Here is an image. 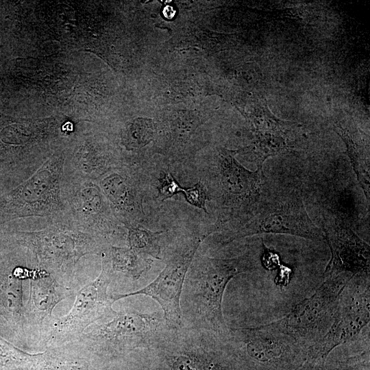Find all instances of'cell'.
<instances>
[{
    "instance_id": "cell-13",
    "label": "cell",
    "mask_w": 370,
    "mask_h": 370,
    "mask_svg": "<svg viewBox=\"0 0 370 370\" xmlns=\"http://www.w3.org/2000/svg\"><path fill=\"white\" fill-rule=\"evenodd\" d=\"M336 132L342 138L346 145L347 154L356 173L358 182L362 188L366 199L369 203V160L361 146L354 140L349 133L341 125H337Z\"/></svg>"
},
{
    "instance_id": "cell-4",
    "label": "cell",
    "mask_w": 370,
    "mask_h": 370,
    "mask_svg": "<svg viewBox=\"0 0 370 370\" xmlns=\"http://www.w3.org/2000/svg\"><path fill=\"white\" fill-rule=\"evenodd\" d=\"M352 278L347 274L324 278L323 282L310 297L297 304L282 318L271 322V325L309 347L328 331L340 295Z\"/></svg>"
},
{
    "instance_id": "cell-16",
    "label": "cell",
    "mask_w": 370,
    "mask_h": 370,
    "mask_svg": "<svg viewBox=\"0 0 370 370\" xmlns=\"http://www.w3.org/2000/svg\"><path fill=\"white\" fill-rule=\"evenodd\" d=\"M153 123L151 119L137 118L126 125L122 138L128 149H136L147 145L153 138Z\"/></svg>"
},
{
    "instance_id": "cell-19",
    "label": "cell",
    "mask_w": 370,
    "mask_h": 370,
    "mask_svg": "<svg viewBox=\"0 0 370 370\" xmlns=\"http://www.w3.org/2000/svg\"><path fill=\"white\" fill-rule=\"evenodd\" d=\"M102 186L106 195L114 204L120 206L125 204L128 190L122 177L115 175H111L103 181Z\"/></svg>"
},
{
    "instance_id": "cell-17",
    "label": "cell",
    "mask_w": 370,
    "mask_h": 370,
    "mask_svg": "<svg viewBox=\"0 0 370 370\" xmlns=\"http://www.w3.org/2000/svg\"><path fill=\"white\" fill-rule=\"evenodd\" d=\"M160 233L140 227H130L128 240L130 248L145 256L159 258L160 249L158 236Z\"/></svg>"
},
{
    "instance_id": "cell-21",
    "label": "cell",
    "mask_w": 370,
    "mask_h": 370,
    "mask_svg": "<svg viewBox=\"0 0 370 370\" xmlns=\"http://www.w3.org/2000/svg\"><path fill=\"white\" fill-rule=\"evenodd\" d=\"M186 201L191 205L203 209L206 212V201L207 194L204 185L201 182H197L194 186L189 188H183Z\"/></svg>"
},
{
    "instance_id": "cell-10",
    "label": "cell",
    "mask_w": 370,
    "mask_h": 370,
    "mask_svg": "<svg viewBox=\"0 0 370 370\" xmlns=\"http://www.w3.org/2000/svg\"><path fill=\"white\" fill-rule=\"evenodd\" d=\"M323 225V234L331 251L324 278L338 274L369 275V245L345 223L336 219Z\"/></svg>"
},
{
    "instance_id": "cell-3",
    "label": "cell",
    "mask_w": 370,
    "mask_h": 370,
    "mask_svg": "<svg viewBox=\"0 0 370 370\" xmlns=\"http://www.w3.org/2000/svg\"><path fill=\"white\" fill-rule=\"evenodd\" d=\"M229 340L251 370H296L306 361L308 349L271 323L231 329Z\"/></svg>"
},
{
    "instance_id": "cell-5",
    "label": "cell",
    "mask_w": 370,
    "mask_h": 370,
    "mask_svg": "<svg viewBox=\"0 0 370 370\" xmlns=\"http://www.w3.org/2000/svg\"><path fill=\"white\" fill-rule=\"evenodd\" d=\"M111 267L103 260L102 270L92 282L77 293L70 312L61 318H51L45 339L51 345H64L74 341L85 329L97 322L106 321L117 313L113 310L112 295L108 294L112 280Z\"/></svg>"
},
{
    "instance_id": "cell-6",
    "label": "cell",
    "mask_w": 370,
    "mask_h": 370,
    "mask_svg": "<svg viewBox=\"0 0 370 370\" xmlns=\"http://www.w3.org/2000/svg\"><path fill=\"white\" fill-rule=\"evenodd\" d=\"M369 275H356L344 287L326 334L310 346L306 360L326 362L331 352L356 338L370 320Z\"/></svg>"
},
{
    "instance_id": "cell-14",
    "label": "cell",
    "mask_w": 370,
    "mask_h": 370,
    "mask_svg": "<svg viewBox=\"0 0 370 370\" xmlns=\"http://www.w3.org/2000/svg\"><path fill=\"white\" fill-rule=\"evenodd\" d=\"M251 151L258 169H262L264 162L271 156L288 150L282 129L256 132L253 144L246 148Z\"/></svg>"
},
{
    "instance_id": "cell-9",
    "label": "cell",
    "mask_w": 370,
    "mask_h": 370,
    "mask_svg": "<svg viewBox=\"0 0 370 370\" xmlns=\"http://www.w3.org/2000/svg\"><path fill=\"white\" fill-rule=\"evenodd\" d=\"M25 242L43 267L61 275L71 274L80 257L95 251L96 246L86 234L61 231L29 234Z\"/></svg>"
},
{
    "instance_id": "cell-20",
    "label": "cell",
    "mask_w": 370,
    "mask_h": 370,
    "mask_svg": "<svg viewBox=\"0 0 370 370\" xmlns=\"http://www.w3.org/2000/svg\"><path fill=\"white\" fill-rule=\"evenodd\" d=\"M158 199L164 200L182 192V188L169 173H164L159 179Z\"/></svg>"
},
{
    "instance_id": "cell-8",
    "label": "cell",
    "mask_w": 370,
    "mask_h": 370,
    "mask_svg": "<svg viewBox=\"0 0 370 370\" xmlns=\"http://www.w3.org/2000/svg\"><path fill=\"white\" fill-rule=\"evenodd\" d=\"M204 238H195L168 258L164 269L149 285L135 292L112 295L114 301L136 295L151 297L162 307L164 319L170 328L183 327L180 297L186 274Z\"/></svg>"
},
{
    "instance_id": "cell-2",
    "label": "cell",
    "mask_w": 370,
    "mask_h": 370,
    "mask_svg": "<svg viewBox=\"0 0 370 370\" xmlns=\"http://www.w3.org/2000/svg\"><path fill=\"white\" fill-rule=\"evenodd\" d=\"M242 224L223 238V244L259 234H284L306 239L325 240L323 230L311 220L300 191L264 193L248 206Z\"/></svg>"
},
{
    "instance_id": "cell-1",
    "label": "cell",
    "mask_w": 370,
    "mask_h": 370,
    "mask_svg": "<svg viewBox=\"0 0 370 370\" xmlns=\"http://www.w3.org/2000/svg\"><path fill=\"white\" fill-rule=\"evenodd\" d=\"M260 260L259 253L251 249L232 258H197L182 288L184 309L193 328L229 337L231 329L222 312L225 289L236 275L256 270Z\"/></svg>"
},
{
    "instance_id": "cell-11",
    "label": "cell",
    "mask_w": 370,
    "mask_h": 370,
    "mask_svg": "<svg viewBox=\"0 0 370 370\" xmlns=\"http://www.w3.org/2000/svg\"><path fill=\"white\" fill-rule=\"evenodd\" d=\"M238 150L221 148L219 151L220 181L227 201L249 206L261 194L264 184L262 169L251 171L235 158Z\"/></svg>"
},
{
    "instance_id": "cell-15",
    "label": "cell",
    "mask_w": 370,
    "mask_h": 370,
    "mask_svg": "<svg viewBox=\"0 0 370 370\" xmlns=\"http://www.w3.org/2000/svg\"><path fill=\"white\" fill-rule=\"evenodd\" d=\"M112 269L138 279L151 267V260L132 248L112 247Z\"/></svg>"
},
{
    "instance_id": "cell-18",
    "label": "cell",
    "mask_w": 370,
    "mask_h": 370,
    "mask_svg": "<svg viewBox=\"0 0 370 370\" xmlns=\"http://www.w3.org/2000/svg\"><path fill=\"white\" fill-rule=\"evenodd\" d=\"M172 366L173 370H232L231 365L223 359H201L190 353L177 355Z\"/></svg>"
},
{
    "instance_id": "cell-22",
    "label": "cell",
    "mask_w": 370,
    "mask_h": 370,
    "mask_svg": "<svg viewBox=\"0 0 370 370\" xmlns=\"http://www.w3.org/2000/svg\"><path fill=\"white\" fill-rule=\"evenodd\" d=\"M296 370H338L336 368L329 367L326 362L312 361L306 360L303 365Z\"/></svg>"
},
{
    "instance_id": "cell-7",
    "label": "cell",
    "mask_w": 370,
    "mask_h": 370,
    "mask_svg": "<svg viewBox=\"0 0 370 370\" xmlns=\"http://www.w3.org/2000/svg\"><path fill=\"white\" fill-rule=\"evenodd\" d=\"M169 329L159 314L122 311L106 321L93 324L74 341L90 349H131L159 341Z\"/></svg>"
},
{
    "instance_id": "cell-12",
    "label": "cell",
    "mask_w": 370,
    "mask_h": 370,
    "mask_svg": "<svg viewBox=\"0 0 370 370\" xmlns=\"http://www.w3.org/2000/svg\"><path fill=\"white\" fill-rule=\"evenodd\" d=\"M71 295V288L58 283L49 275L39 274L32 279L27 311L42 323L49 320L56 306Z\"/></svg>"
}]
</instances>
